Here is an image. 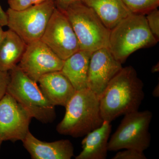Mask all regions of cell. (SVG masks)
I'll return each mask as SVG.
<instances>
[{
    "instance_id": "cell-1",
    "label": "cell",
    "mask_w": 159,
    "mask_h": 159,
    "mask_svg": "<svg viewBox=\"0 0 159 159\" xmlns=\"http://www.w3.org/2000/svg\"><path fill=\"white\" fill-rule=\"evenodd\" d=\"M143 88L133 67H122L99 97L103 120L111 122L122 115L139 111L145 97Z\"/></svg>"
},
{
    "instance_id": "cell-2",
    "label": "cell",
    "mask_w": 159,
    "mask_h": 159,
    "mask_svg": "<svg viewBox=\"0 0 159 159\" xmlns=\"http://www.w3.org/2000/svg\"><path fill=\"white\" fill-rule=\"evenodd\" d=\"M65 107L64 117L56 127L61 134L84 136L101 126L104 121L100 114L99 97L88 88L76 91Z\"/></svg>"
},
{
    "instance_id": "cell-3",
    "label": "cell",
    "mask_w": 159,
    "mask_h": 159,
    "mask_svg": "<svg viewBox=\"0 0 159 159\" xmlns=\"http://www.w3.org/2000/svg\"><path fill=\"white\" fill-rule=\"evenodd\" d=\"M158 42L150 31L145 16L131 13L111 30L108 48L122 64L135 51L153 47Z\"/></svg>"
},
{
    "instance_id": "cell-4",
    "label": "cell",
    "mask_w": 159,
    "mask_h": 159,
    "mask_svg": "<svg viewBox=\"0 0 159 159\" xmlns=\"http://www.w3.org/2000/svg\"><path fill=\"white\" fill-rule=\"evenodd\" d=\"M9 72L10 80L7 93L32 118L43 123L53 122L56 118L55 106L45 97L37 83L28 77L17 65Z\"/></svg>"
},
{
    "instance_id": "cell-5",
    "label": "cell",
    "mask_w": 159,
    "mask_h": 159,
    "mask_svg": "<svg viewBox=\"0 0 159 159\" xmlns=\"http://www.w3.org/2000/svg\"><path fill=\"white\" fill-rule=\"evenodd\" d=\"M63 12L76 34L80 50L93 52L108 48L111 30L91 8L78 1Z\"/></svg>"
},
{
    "instance_id": "cell-6",
    "label": "cell",
    "mask_w": 159,
    "mask_h": 159,
    "mask_svg": "<svg viewBox=\"0 0 159 159\" xmlns=\"http://www.w3.org/2000/svg\"><path fill=\"white\" fill-rule=\"evenodd\" d=\"M152 113L148 110L139 111L124 115L116 130L109 140L108 151L134 149L144 152L151 143L149 125Z\"/></svg>"
},
{
    "instance_id": "cell-7",
    "label": "cell",
    "mask_w": 159,
    "mask_h": 159,
    "mask_svg": "<svg viewBox=\"0 0 159 159\" xmlns=\"http://www.w3.org/2000/svg\"><path fill=\"white\" fill-rule=\"evenodd\" d=\"M56 7L55 0H47L20 11L9 8L7 26L28 44L41 39Z\"/></svg>"
},
{
    "instance_id": "cell-8",
    "label": "cell",
    "mask_w": 159,
    "mask_h": 159,
    "mask_svg": "<svg viewBox=\"0 0 159 159\" xmlns=\"http://www.w3.org/2000/svg\"><path fill=\"white\" fill-rule=\"evenodd\" d=\"M40 40L63 60L80 50L70 23L65 13L56 7Z\"/></svg>"
},
{
    "instance_id": "cell-9",
    "label": "cell",
    "mask_w": 159,
    "mask_h": 159,
    "mask_svg": "<svg viewBox=\"0 0 159 159\" xmlns=\"http://www.w3.org/2000/svg\"><path fill=\"white\" fill-rule=\"evenodd\" d=\"M61 59L40 39L28 44L17 66L31 79L38 83L44 74L61 70Z\"/></svg>"
},
{
    "instance_id": "cell-10",
    "label": "cell",
    "mask_w": 159,
    "mask_h": 159,
    "mask_svg": "<svg viewBox=\"0 0 159 159\" xmlns=\"http://www.w3.org/2000/svg\"><path fill=\"white\" fill-rule=\"evenodd\" d=\"M32 117L6 93L0 101V138L2 141H22L29 131Z\"/></svg>"
},
{
    "instance_id": "cell-11",
    "label": "cell",
    "mask_w": 159,
    "mask_h": 159,
    "mask_svg": "<svg viewBox=\"0 0 159 159\" xmlns=\"http://www.w3.org/2000/svg\"><path fill=\"white\" fill-rule=\"evenodd\" d=\"M122 68L108 48L92 53L87 77V88L99 97L110 81Z\"/></svg>"
},
{
    "instance_id": "cell-12",
    "label": "cell",
    "mask_w": 159,
    "mask_h": 159,
    "mask_svg": "<svg viewBox=\"0 0 159 159\" xmlns=\"http://www.w3.org/2000/svg\"><path fill=\"white\" fill-rule=\"evenodd\" d=\"M22 142L33 159H70L74 155V146L67 139L43 142L29 131Z\"/></svg>"
},
{
    "instance_id": "cell-13",
    "label": "cell",
    "mask_w": 159,
    "mask_h": 159,
    "mask_svg": "<svg viewBox=\"0 0 159 159\" xmlns=\"http://www.w3.org/2000/svg\"><path fill=\"white\" fill-rule=\"evenodd\" d=\"M38 82L44 96L55 107H65L76 92L70 82L61 71L44 74Z\"/></svg>"
},
{
    "instance_id": "cell-14",
    "label": "cell",
    "mask_w": 159,
    "mask_h": 159,
    "mask_svg": "<svg viewBox=\"0 0 159 159\" xmlns=\"http://www.w3.org/2000/svg\"><path fill=\"white\" fill-rule=\"evenodd\" d=\"M111 129V122L104 121L101 126L86 135L81 142L83 150L75 159H106Z\"/></svg>"
},
{
    "instance_id": "cell-15",
    "label": "cell",
    "mask_w": 159,
    "mask_h": 159,
    "mask_svg": "<svg viewBox=\"0 0 159 159\" xmlns=\"http://www.w3.org/2000/svg\"><path fill=\"white\" fill-rule=\"evenodd\" d=\"M93 9L110 30L130 14L122 0H80Z\"/></svg>"
},
{
    "instance_id": "cell-16",
    "label": "cell",
    "mask_w": 159,
    "mask_h": 159,
    "mask_svg": "<svg viewBox=\"0 0 159 159\" xmlns=\"http://www.w3.org/2000/svg\"><path fill=\"white\" fill-rule=\"evenodd\" d=\"M92 53L79 50L64 60L61 71L76 91L87 88L88 73Z\"/></svg>"
},
{
    "instance_id": "cell-17",
    "label": "cell",
    "mask_w": 159,
    "mask_h": 159,
    "mask_svg": "<svg viewBox=\"0 0 159 159\" xmlns=\"http://www.w3.org/2000/svg\"><path fill=\"white\" fill-rule=\"evenodd\" d=\"M27 45L14 31L10 29L5 31L0 42V70L9 72L16 66Z\"/></svg>"
},
{
    "instance_id": "cell-18",
    "label": "cell",
    "mask_w": 159,
    "mask_h": 159,
    "mask_svg": "<svg viewBox=\"0 0 159 159\" xmlns=\"http://www.w3.org/2000/svg\"><path fill=\"white\" fill-rule=\"evenodd\" d=\"M131 13L146 15L149 11L157 9L159 0H122Z\"/></svg>"
},
{
    "instance_id": "cell-19",
    "label": "cell",
    "mask_w": 159,
    "mask_h": 159,
    "mask_svg": "<svg viewBox=\"0 0 159 159\" xmlns=\"http://www.w3.org/2000/svg\"><path fill=\"white\" fill-rule=\"evenodd\" d=\"M146 20L152 33L158 41L159 39V10L153 9L147 13Z\"/></svg>"
},
{
    "instance_id": "cell-20",
    "label": "cell",
    "mask_w": 159,
    "mask_h": 159,
    "mask_svg": "<svg viewBox=\"0 0 159 159\" xmlns=\"http://www.w3.org/2000/svg\"><path fill=\"white\" fill-rule=\"evenodd\" d=\"M112 159H146L144 152L134 149H125L118 152Z\"/></svg>"
},
{
    "instance_id": "cell-21",
    "label": "cell",
    "mask_w": 159,
    "mask_h": 159,
    "mask_svg": "<svg viewBox=\"0 0 159 159\" xmlns=\"http://www.w3.org/2000/svg\"><path fill=\"white\" fill-rule=\"evenodd\" d=\"M9 8L16 11H20L32 6L31 0H8Z\"/></svg>"
},
{
    "instance_id": "cell-22",
    "label": "cell",
    "mask_w": 159,
    "mask_h": 159,
    "mask_svg": "<svg viewBox=\"0 0 159 159\" xmlns=\"http://www.w3.org/2000/svg\"><path fill=\"white\" fill-rule=\"evenodd\" d=\"M9 80V72L0 70V101L7 93Z\"/></svg>"
},
{
    "instance_id": "cell-23",
    "label": "cell",
    "mask_w": 159,
    "mask_h": 159,
    "mask_svg": "<svg viewBox=\"0 0 159 159\" xmlns=\"http://www.w3.org/2000/svg\"><path fill=\"white\" fill-rule=\"evenodd\" d=\"M56 8L62 11H65L69 6L80 0H55Z\"/></svg>"
},
{
    "instance_id": "cell-24",
    "label": "cell",
    "mask_w": 159,
    "mask_h": 159,
    "mask_svg": "<svg viewBox=\"0 0 159 159\" xmlns=\"http://www.w3.org/2000/svg\"><path fill=\"white\" fill-rule=\"evenodd\" d=\"M7 15L6 11L3 10L2 8L0 5V25L3 26H7Z\"/></svg>"
},
{
    "instance_id": "cell-25",
    "label": "cell",
    "mask_w": 159,
    "mask_h": 159,
    "mask_svg": "<svg viewBox=\"0 0 159 159\" xmlns=\"http://www.w3.org/2000/svg\"><path fill=\"white\" fill-rule=\"evenodd\" d=\"M152 96L154 97H159V84L154 88L152 93Z\"/></svg>"
},
{
    "instance_id": "cell-26",
    "label": "cell",
    "mask_w": 159,
    "mask_h": 159,
    "mask_svg": "<svg viewBox=\"0 0 159 159\" xmlns=\"http://www.w3.org/2000/svg\"><path fill=\"white\" fill-rule=\"evenodd\" d=\"M159 71V63L158 62L156 64L153 66L151 69V72L152 73H157Z\"/></svg>"
},
{
    "instance_id": "cell-27",
    "label": "cell",
    "mask_w": 159,
    "mask_h": 159,
    "mask_svg": "<svg viewBox=\"0 0 159 159\" xmlns=\"http://www.w3.org/2000/svg\"><path fill=\"white\" fill-rule=\"evenodd\" d=\"M47 0H31V2H32L33 5H35V4H39Z\"/></svg>"
},
{
    "instance_id": "cell-28",
    "label": "cell",
    "mask_w": 159,
    "mask_h": 159,
    "mask_svg": "<svg viewBox=\"0 0 159 159\" xmlns=\"http://www.w3.org/2000/svg\"><path fill=\"white\" fill-rule=\"evenodd\" d=\"M4 33H5V31L3 30L2 27L0 25V42L1 41L2 39Z\"/></svg>"
},
{
    "instance_id": "cell-29",
    "label": "cell",
    "mask_w": 159,
    "mask_h": 159,
    "mask_svg": "<svg viewBox=\"0 0 159 159\" xmlns=\"http://www.w3.org/2000/svg\"><path fill=\"white\" fill-rule=\"evenodd\" d=\"M3 142L2 140L1 139V138H0V148H1V145H2V142Z\"/></svg>"
}]
</instances>
